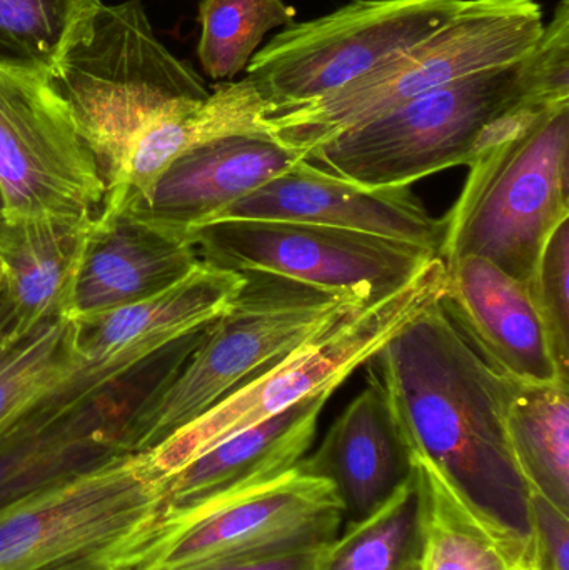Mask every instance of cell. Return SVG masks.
<instances>
[{"mask_svg":"<svg viewBox=\"0 0 569 570\" xmlns=\"http://www.w3.org/2000/svg\"><path fill=\"white\" fill-rule=\"evenodd\" d=\"M424 495L420 570H533L531 549L473 508L430 462L414 455Z\"/></svg>","mask_w":569,"mask_h":570,"instance_id":"obj_23","label":"cell"},{"mask_svg":"<svg viewBox=\"0 0 569 570\" xmlns=\"http://www.w3.org/2000/svg\"><path fill=\"white\" fill-rule=\"evenodd\" d=\"M102 0H0V63L52 77Z\"/></svg>","mask_w":569,"mask_h":570,"instance_id":"obj_27","label":"cell"},{"mask_svg":"<svg viewBox=\"0 0 569 570\" xmlns=\"http://www.w3.org/2000/svg\"><path fill=\"white\" fill-rule=\"evenodd\" d=\"M94 220V219H92ZM90 223L0 219V276L9 325L7 341L66 312Z\"/></svg>","mask_w":569,"mask_h":570,"instance_id":"obj_22","label":"cell"},{"mask_svg":"<svg viewBox=\"0 0 569 570\" xmlns=\"http://www.w3.org/2000/svg\"><path fill=\"white\" fill-rule=\"evenodd\" d=\"M243 276L229 308L207 325L193 352L124 419V451H150L307 338L370 305L273 274Z\"/></svg>","mask_w":569,"mask_h":570,"instance_id":"obj_3","label":"cell"},{"mask_svg":"<svg viewBox=\"0 0 569 570\" xmlns=\"http://www.w3.org/2000/svg\"><path fill=\"white\" fill-rule=\"evenodd\" d=\"M543 27L537 0H467L423 42L323 99L266 117L264 126L283 146L306 154L421 94L520 62Z\"/></svg>","mask_w":569,"mask_h":570,"instance_id":"obj_5","label":"cell"},{"mask_svg":"<svg viewBox=\"0 0 569 570\" xmlns=\"http://www.w3.org/2000/svg\"><path fill=\"white\" fill-rule=\"evenodd\" d=\"M296 19L284 0H200L197 57L204 73L229 82L249 66L267 32Z\"/></svg>","mask_w":569,"mask_h":570,"instance_id":"obj_28","label":"cell"},{"mask_svg":"<svg viewBox=\"0 0 569 570\" xmlns=\"http://www.w3.org/2000/svg\"><path fill=\"white\" fill-rule=\"evenodd\" d=\"M50 86L109 186L159 120L209 97L203 77L157 37L143 0L104 3Z\"/></svg>","mask_w":569,"mask_h":570,"instance_id":"obj_4","label":"cell"},{"mask_svg":"<svg viewBox=\"0 0 569 570\" xmlns=\"http://www.w3.org/2000/svg\"><path fill=\"white\" fill-rule=\"evenodd\" d=\"M528 284L547 327L558 368L569 379V217L551 234Z\"/></svg>","mask_w":569,"mask_h":570,"instance_id":"obj_29","label":"cell"},{"mask_svg":"<svg viewBox=\"0 0 569 570\" xmlns=\"http://www.w3.org/2000/svg\"><path fill=\"white\" fill-rule=\"evenodd\" d=\"M528 97L543 102H569V0H560L540 39L521 59Z\"/></svg>","mask_w":569,"mask_h":570,"instance_id":"obj_30","label":"cell"},{"mask_svg":"<svg viewBox=\"0 0 569 570\" xmlns=\"http://www.w3.org/2000/svg\"><path fill=\"white\" fill-rule=\"evenodd\" d=\"M204 261L237 274L264 273L366 304L416 277L436 254L400 240L293 220L224 219L189 236Z\"/></svg>","mask_w":569,"mask_h":570,"instance_id":"obj_11","label":"cell"},{"mask_svg":"<svg viewBox=\"0 0 569 570\" xmlns=\"http://www.w3.org/2000/svg\"><path fill=\"white\" fill-rule=\"evenodd\" d=\"M6 304L0 312V438L59 391L82 365L76 322L50 318L19 341H7Z\"/></svg>","mask_w":569,"mask_h":570,"instance_id":"obj_25","label":"cell"},{"mask_svg":"<svg viewBox=\"0 0 569 570\" xmlns=\"http://www.w3.org/2000/svg\"><path fill=\"white\" fill-rule=\"evenodd\" d=\"M264 119L266 109L249 79L217 83L207 99L159 120L137 140L119 176L106 186L97 216L146 207L174 160L220 137L267 132Z\"/></svg>","mask_w":569,"mask_h":570,"instance_id":"obj_20","label":"cell"},{"mask_svg":"<svg viewBox=\"0 0 569 570\" xmlns=\"http://www.w3.org/2000/svg\"><path fill=\"white\" fill-rule=\"evenodd\" d=\"M533 570H569V514L548 499L531 494Z\"/></svg>","mask_w":569,"mask_h":570,"instance_id":"obj_31","label":"cell"},{"mask_svg":"<svg viewBox=\"0 0 569 570\" xmlns=\"http://www.w3.org/2000/svg\"><path fill=\"white\" fill-rule=\"evenodd\" d=\"M367 364L386 389L414 455L501 531L531 549V491L508 438L520 382L490 364L440 301Z\"/></svg>","mask_w":569,"mask_h":570,"instance_id":"obj_1","label":"cell"},{"mask_svg":"<svg viewBox=\"0 0 569 570\" xmlns=\"http://www.w3.org/2000/svg\"><path fill=\"white\" fill-rule=\"evenodd\" d=\"M523 97L520 60L421 94L313 147L304 159L360 186H411L468 166L483 130Z\"/></svg>","mask_w":569,"mask_h":570,"instance_id":"obj_8","label":"cell"},{"mask_svg":"<svg viewBox=\"0 0 569 570\" xmlns=\"http://www.w3.org/2000/svg\"><path fill=\"white\" fill-rule=\"evenodd\" d=\"M569 382L518 384L508 438L531 494L569 514Z\"/></svg>","mask_w":569,"mask_h":570,"instance_id":"obj_24","label":"cell"},{"mask_svg":"<svg viewBox=\"0 0 569 570\" xmlns=\"http://www.w3.org/2000/svg\"><path fill=\"white\" fill-rule=\"evenodd\" d=\"M200 263L196 246L130 214L96 216L84 237L63 317L102 314L146 301Z\"/></svg>","mask_w":569,"mask_h":570,"instance_id":"obj_18","label":"cell"},{"mask_svg":"<svg viewBox=\"0 0 569 570\" xmlns=\"http://www.w3.org/2000/svg\"><path fill=\"white\" fill-rule=\"evenodd\" d=\"M423 538L424 495L414 471L383 508L341 529L320 552L313 570H420Z\"/></svg>","mask_w":569,"mask_h":570,"instance_id":"obj_26","label":"cell"},{"mask_svg":"<svg viewBox=\"0 0 569 570\" xmlns=\"http://www.w3.org/2000/svg\"><path fill=\"white\" fill-rule=\"evenodd\" d=\"M97 402L49 424L20 422L0 438V514L126 454L122 424Z\"/></svg>","mask_w":569,"mask_h":570,"instance_id":"obj_21","label":"cell"},{"mask_svg":"<svg viewBox=\"0 0 569 570\" xmlns=\"http://www.w3.org/2000/svg\"><path fill=\"white\" fill-rule=\"evenodd\" d=\"M224 219L317 224L400 240L436 256L444 234L443 219L431 216L411 186H360L306 159L237 200L210 223Z\"/></svg>","mask_w":569,"mask_h":570,"instance_id":"obj_14","label":"cell"},{"mask_svg":"<svg viewBox=\"0 0 569 570\" xmlns=\"http://www.w3.org/2000/svg\"><path fill=\"white\" fill-rule=\"evenodd\" d=\"M303 159L267 132L220 137L174 160L150 203L124 214L189 239L197 227Z\"/></svg>","mask_w":569,"mask_h":570,"instance_id":"obj_17","label":"cell"},{"mask_svg":"<svg viewBox=\"0 0 569 570\" xmlns=\"http://www.w3.org/2000/svg\"><path fill=\"white\" fill-rule=\"evenodd\" d=\"M468 167L438 256L447 264L480 257L530 283L569 217V102L508 110L487 127Z\"/></svg>","mask_w":569,"mask_h":570,"instance_id":"obj_2","label":"cell"},{"mask_svg":"<svg viewBox=\"0 0 569 570\" xmlns=\"http://www.w3.org/2000/svg\"><path fill=\"white\" fill-rule=\"evenodd\" d=\"M367 379L366 387L334 421L316 451L296 465L333 488L343 529L383 508L416 471L413 449L371 365Z\"/></svg>","mask_w":569,"mask_h":570,"instance_id":"obj_15","label":"cell"},{"mask_svg":"<svg viewBox=\"0 0 569 570\" xmlns=\"http://www.w3.org/2000/svg\"><path fill=\"white\" fill-rule=\"evenodd\" d=\"M323 548L301 549L286 554L259 556V558L229 559L207 562L184 570H313Z\"/></svg>","mask_w":569,"mask_h":570,"instance_id":"obj_32","label":"cell"},{"mask_svg":"<svg viewBox=\"0 0 569 570\" xmlns=\"http://www.w3.org/2000/svg\"><path fill=\"white\" fill-rule=\"evenodd\" d=\"M166 504L146 452L92 471L0 514V570H120Z\"/></svg>","mask_w":569,"mask_h":570,"instance_id":"obj_7","label":"cell"},{"mask_svg":"<svg viewBox=\"0 0 569 570\" xmlns=\"http://www.w3.org/2000/svg\"><path fill=\"white\" fill-rule=\"evenodd\" d=\"M102 176L49 77L0 63V219L90 223Z\"/></svg>","mask_w":569,"mask_h":570,"instance_id":"obj_12","label":"cell"},{"mask_svg":"<svg viewBox=\"0 0 569 570\" xmlns=\"http://www.w3.org/2000/svg\"><path fill=\"white\" fill-rule=\"evenodd\" d=\"M447 269L441 305L493 367L521 384L568 382L530 284L480 257H461Z\"/></svg>","mask_w":569,"mask_h":570,"instance_id":"obj_16","label":"cell"},{"mask_svg":"<svg viewBox=\"0 0 569 570\" xmlns=\"http://www.w3.org/2000/svg\"><path fill=\"white\" fill-rule=\"evenodd\" d=\"M448 269L434 257L386 297L313 335L220 399L200 417L147 451L157 474L169 478L204 452L311 395L333 392L447 291Z\"/></svg>","mask_w":569,"mask_h":570,"instance_id":"obj_6","label":"cell"},{"mask_svg":"<svg viewBox=\"0 0 569 570\" xmlns=\"http://www.w3.org/2000/svg\"><path fill=\"white\" fill-rule=\"evenodd\" d=\"M333 392L311 395L204 452L166 479L163 512L193 508L293 471L313 445L317 422Z\"/></svg>","mask_w":569,"mask_h":570,"instance_id":"obj_19","label":"cell"},{"mask_svg":"<svg viewBox=\"0 0 569 570\" xmlns=\"http://www.w3.org/2000/svg\"><path fill=\"white\" fill-rule=\"evenodd\" d=\"M467 0H351L284 27L246 67L266 117L323 99L411 49Z\"/></svg>","mask_w":569,"mask_h":570,"instance_id":"obj_9","label":"cell"},{"mask_svg":"<svg viewBox=\"0 0 569 570\" xmlns=\"http://www.w3.org/2000/svg\"><path fill=\"white\" fill-rule=\"evenodd\" d=\"M243 285V274L200 261L179 283L146 301L73 321L82 365L42 402L43 411L67 415L92 404L97 392L213 324Z\"/></svg>","mask_w":569,"mask_h":570,"instance_id":"obj_13","label":"cell"},{"mask_svg":"<svg viewBox=\"0 0 569 570\" xmlns=\"http://www.w3.org/2000/svg\"><path fill=\"white\" fill-rule=\"evenodd\" d=\"M341 529L333 488L294 468L264 484L164 512L120 570H184L323 548Z\"/></svg>","mask_w":569,"mask_h":570,"instance_id":"obj_10","label":"cell"},{"mask_svg":"<svg viewBox=\"0 0 569 570\" xmlns=\"http://www.w3.org/2000/svg\"><path fill=\"white\" fill-rule=\"evenodd\" d=\"M0 288H2V276H0Z\"/></svg>","mask_w":569,"mask_h":570,"instance_id":"obj_33","label":"cell"}]
</instances>
